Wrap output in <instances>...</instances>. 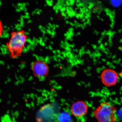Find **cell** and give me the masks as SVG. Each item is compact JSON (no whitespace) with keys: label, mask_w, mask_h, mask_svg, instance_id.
I'll list each match as a JSON object with an SVG mask.
<instances>
[{"label":"cell","mask_w":122,"mask_h":122,"mask_svg":"<svg viewBox=\"0 0 122 122\" xmlns=\"http://www.w3.org/2000/svg\"><path fill=\"white\" fill-rule=\"evenodd\" d=\"M27 39V36L24 30L13 31L10 33V39L6 43V46L12 58L20 56Z\"/></svg>","instance_id":"obj_1"},{"label":"cell","mask_w":122,"mask_h":122,"mask_svg":"<svg viewBox=\"0 0 122 122\" xmlns=\"http://www.w3.org/2000/svg\"><path fill=\"white\" fill-rule=\"evenodd\" d=\"M117 109L108 102L102 103L94 111V115L98 122H117Z\"/></svg>","instance_id":"obj_2"},{"label":"cell","mask_w":122,"mask_h":122,"mask_svg":"<svg viewBox=\"0 0 122 122\" xmlns=\"http://www.w3.org/2000/svg\"><path fill=\"white\" fill-rule=\"evenodd\" d=\"M31 68L33 75L39 79L45 78L49 72V67L46 62L43 61H36L32 64Z\"/></svg>","instance_id":"obj_3"},{"label":"cell","mask_w":122,"mask_h":122,"mask_svg":"<svg viewBox=\"0 0 122 122\" xmlns=\"http://www.w3.org/2000/svg\"><path fill=\"white\" fill-rule=\"evenodd\" d=\"M101 78L103 84L106 86L109 87L117 84L118 82V76L114 70L106 69L102 73Z\"/></svg>","instance_id":"obj_4"},{"label":"cell","mask_w":122,"mask_h":122,"mask_svg":"<svg viewBox=\"0 0 122 122\" xmlns=\"http://www.w3.org/2000/svg\"><path fill=\"white\" fill-rule=\"evenodd\" d=\"M88 107L84 102L79 101L73 103L71 107V111L73 115L80 117L87 113Z\"/></svg>","instance_id":"obj_5"},{"label":"cell","mask_w":122,"mask_h":122,"mask_svg":"<svg viewBox=\"0 0 122 122\" xmlns=\"http://www.w3.org/2000/svg\"><path fill=\"white\" fill-rule=\"evenodd\" d=\"M58 119L59 122H71L72 118L69 114L66 112H63L58 116Z\"/></svg>","instance_id":"obj_6"},{"label":"cell","mask_w":122,"mask_h":122,"mask_svg":"<svg viewBox=\"0 0 122 122\" xmlns=\"http://www.w3.org/2000/svg\"><path fill=\"white\" fill-rule=\"evenodd\" d=\"M4 27L3 23L0 20V38L2 36L4 31Z\"/></svg>","instance_id":"obj_7"},{"label":"cell","mask_w":122,"mask_h":122,"mask_svg":"<svg viewBox=\"0 0 122 122\" xmlns=\"http://www.w3.org/2000/svg\"><path fill=\"white\" fill-rule=\"evenodd\" d=\"M111 1L114 5L118 6L120 4L121 0H112Z\"/></svg>","instance_id":"obj_8"},{"label":"cell","mask_w":122,"mask_h":122,"mask_svg":"<svg viewBox=\"0 0 122 122\" xmlns=\"http://www.w3.org/2000/svg\"><path fill=\"white\" fill-rule=\"evenodd\" d=\"M120 75H121L122 76V71L120 73Z\"/></svg>","instance_id":"obj_9"}]
</instances>
